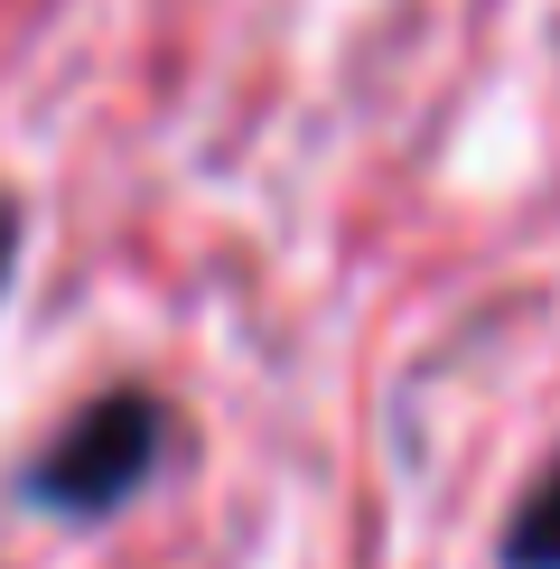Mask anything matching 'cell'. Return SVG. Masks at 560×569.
I'll use <instances>...</instances> for the list:
<instances>
[{
  "instance_id": "obj_3",
  "label": "cell",
  "mask_w": 560,
  "mask_h": 569,
  "mask_svg": "<svg viewBox=\"0 0 560 569\" xmlns=\"http://www.w3.org/2000/svg\"><path fill=\"white\" fill-rule=\"evenodd\" d=\"M10 252H19V216L0 206V280H10Z\"/></svg>"
},
{
  "instance_id": "obj_1",
  "label": "cell",
  "mask_w": 560,
  "mask_h": 569,
  "mask_svg": "<svg viewBox=\"0 0 560 569\" xmlns=\"http://www.w3.org/2000/svg\"><path fill=\"white\" fill-rule=\"evenodd\" d=\"M159 458H169V411H159V392H103L29 458L19 495L47 505V513H112L122 495H140L159 477Z\"/></svg>"
},
{
  "instance_id": "obj_2",
  "label": "cell",
  "mask_w": 560,
  "mask_h": 569,
  "mask_svg": "<svg viewBox=\"0 0 560 569\" xmlns=\"http://www.w3.org/2000/svg\"><path fill=\"white\" fill-rule=\"evenodd\" d=\"M504 569H560V458L532 477L523 513L504 523Z\"/></svg>"
}]
</instances>
